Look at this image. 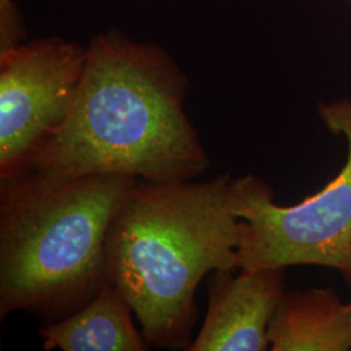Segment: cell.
<instances>
[{
    "label": "cell",
    "mask_w": 351,
    "mask_h": 351,
    "mask_svg": "<svg viewBox=\"0 0 351 351\" xmlns=\"http://www.w3.org/2000/svg\"><path fill=\"white\" fill-rule=\"evenodd\" d=\"M186 88V75L163 49L98 34L71 113L32 169L150 182L201 176L210 158L184 110Z\"/></svg>",
    "instance_id": "cell-1"
},
{
    "label": "cell",
    "mask_w": 351,
    "mask_h": 351,
    "mask_svg": "<svg viewBox=\"0 0 351 351\" xmlns=\"http://www.w3.org/2000/svg\"><path fill=\"white\" fill-rule=\"evenodd\" d=\"M241 217L234 178L142 181L107 236L108 276L138 320L147 345L188 350L198 319L195 291L220 268H239Z\"/></svg>",
    "instance_id": "cell-2"
},
{
    "label": "cell",
    "mask_w": 351,
    "mask_h": 351,
    "mask_svg": "<svg viewBox=\"0 0 351 351\" xmlns=\"http://www.w3.org/2000/svg\"><path fill=\"white\" fill-rule=\"evenodd\" d=\"M138 182L124 175L62 177L29 169L0 180V320L45 324L73 314L110 282L107 236Z\"/></svg>",
    "instance_id": "cell-3"
},
{
    "label": "cell",
    "mask_w": 351,
    "mask_h": 351,
    "mask_svg": "<svg viewBox=\"0 0 351 351\" xmlns=\"http://www.w3.org/2000/svg\"><path fill=\"white\" fill-rule=\"evenodd\" d=\"M326 129L346 141V160L324 188L293 206L256 176L234 178L241 217L239 269L320 265L339 271L351 285V98L320 103Z\"/></svg>",
    "instance_id": "cell-4"
},
{
    "label": "cell",
    "mask_w": 351,
    "mask_h": 351,
    "mask_svg": "<svg viewBox=\"0 0 351 351\" xmlns=\"http://www.w3.org/2000/svg\"><path fill=\"white\" fill-rule=\"evenodd\" d=\"M88 50L62 38L0 53V180L32 169L75 103Z\"/></svg>",
    "instance_id": "cell-5"
},
{
    "label": "cell",
    "mask_w": 351,
    "mask_h": 351,
    "mask_svg": "<svg viewBox=\"0 0 351 351\" xmlns=\"http://www.w3.org/2000/svg\"><path fill=\"white\" fill-rule=\"evenodd\" d=\"M284 269L210 274L207 314L188 351L269 350L268 326L287 291Z\"/></svg>",
    "instance_id": "cell-6"
},
{
    "label": "cell",
    "mask_w": 351,
    "mask_h": 351,
    "mask_svg": "<svg viewBox=\"0 0 351 351\" xmlns=\"http://www.w3.org/2000/svg\"><path fill=\"white\" fill-rule=\"evenodd\" d=\"M269 350H351V302L332 288L285 291L268 326Z\"/></svg>",
    "instance_id": "cell-7"
},
{
    "label": "cell",
    "mask_w": 351,
    "mask_h": 351,
    "mask_svg": "<svg viewBox=\"0 0 351 351\" xmlns=\"http://www.w3.org/2000/svg\"><path fill=\"white\" fill-rule=\"evenodd\" d=\"M112 282L69 316L38 329L46 351H143L147 342Z\"/></svg>",
    "instance_id": "cell-8"
},
{
    "label": "cell",
    "mask_w": 351,
    "mask_h": 351,
    "mask_svg": "<svg viewBox=\"0 0 351 351\" xmlns=\"http://www.w3.org/2000/svg\"><path fill=\"white\" fill-rule=\"evenodd\" d=\"M23 37V21L14 1L0 0V53L19 46Z\"/></svg>",
    "instance_id": "cell-9"
},
{
    "label": "cell",
    "mask_w": 351,
    "mask_h": 351,
    "mask_svg": "<svg viewBox=\"0 0 351 351\" xmlns=\"http://www.w3.org/2000/svg\"><path fill=\"white\" fill-rule=\"evenodd\" d=\"M350 1H351V0H350Z\"/></svg>",
    "instance_id": "cell-10"
}]
</instances>
